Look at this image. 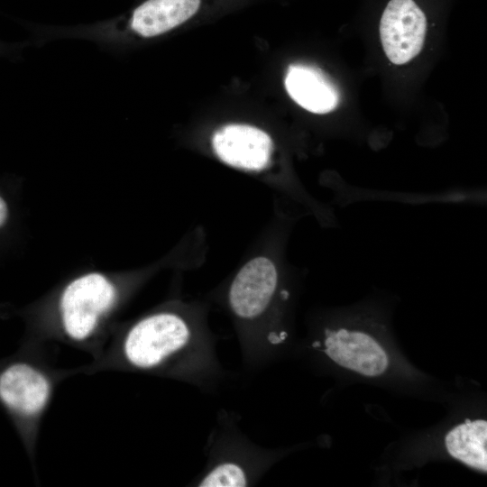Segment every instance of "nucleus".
I'll return each mask as SVG.
<instances>
[{
	"label": "nucleus",
	"mask_w": 487,
	"mask_h": 487,
	"mask_svg": "<svg viewBox=\"0 0 487 487\" xmlns=\"http://www.w3.org/2000/svg\"><path fill=\"white\" fill-rule=\"evenodd\" d=\"M311 347L322 351L334 363L368 377L382 374L389 364L381 345L370 335L345 327L324 330V341L315 340Z\"/></svg>",
	"instance_id": "7"
},
{
	"label": "nucleus",
	"mask_w": 487,
	"mask_h": 487,
	"mask_svg": "<svg viewBox=\"0 0 487 487\" xmlns=\"http://www.w3.org/2000/svg\"><path fill=\"white\" fill-rule=\"evenodd\" d=\"M285 87L290 97L312 113L325 114L334 110L339 95L334 85L317 69L307 65H290Z\"/></svg>",
	"instance_id": "9"
},
{
	"label": "nucleus",
	"mask_w": 487,
	"mask_h": 487,
	"mask_svg": "<svg viewBox=\"0 0 487 487\" xmlns=\"http://www.w3.org/2000/svg\"><path fill=\"white\" fill-rule=\"evenodd\" d=\"M288 299L276 263L266 256L249 260L229 283L225 305L247 371L266 368L287 342L289 332L281 326L279 306Z\"/></svg>",
	"instance_id": "2"
},
{
	"label": "nucleus",
	"mask_w": 487,
	"mask_h": 487,
	"mask_svg": "<svg viewBox=\"0 0 487 487\" xmlns=\"http://www.w3.org/2000/svg\"><path fill=\"white\" fill-rule=\"evenodd\" d=\"M9 211L5 200L0 196V227L4 226L8 219Z\"/></svg>",
	"instance_id": "12"
},
{
	"label": "nucleus",
	"mask_w": 487,
	"mask_h": 487,
	"mask_svg": "<svg viewBox=\"0 0 487 487\" xmlns=\"http://www.w3.org/2000/svg\"><path fill=\"white\" fill-rule=\"evenodd\" d=\"M237 421L234 414L219 411L207 442L206 464L191 486H253L275 462L278 454L252 441Z\"/></svg>",
	"instance_id": "3"
},
{
	"label": "nucleus",
	"mask_w": 487,
	"mask_h": 487,
	"mask_svg": "<svg viewBox=\"0 0 487 487\" xmlns=\"http://www.w3.org/2000/svg\"><path fill=\"white\" fill-rule=\"evenodd\" d=\"M119 298L117 286L100 272H88L69 281L58 299L61 337L73 345L90 348Z\"/></svg>",
	"instance_id": "5"
},
{
	"label": "nucleus",
	"mask_w": 487,
	"mask_h": 487,
	"mask_svg": "<svg viewBox=\"0 0 487 487\" xmlns=\"http://www.w3.org/2000/svg\"><path fill=\"white\" fill-rule=\"evenodd\" d=\"M202 309L173 305L129 325L92 368H117L177 380L215 392L228 378Z\"/></svg>",
	"instance_id": "1"
},
{
	"label": "nucleus",
	"mask_w": 487,
	"mask_h": 487,
	"mask_svg": "<svg viewBox=\"0 0 487 487\" xmlns=\"http://www.w3.org/2000/svg\"><path fill=\"white\" fill-rule=\"evenodd\" d=\"M450 455L468 466L487 471V422L465 419L451 429L445 439Z\"/></svg>",
	"instance_id": "11"
},
{
	"label": "nucleus",
	"mask_w": 487,
	"mask_h": 487,
	"mask_svg": "<svg viewBox=\"0 0 487 487\" xmlns=\"http://www.w3.org/2000/svg\"><path fill=\"white\" fill-rule=\"evenodd\" d=\"M199 5L200 0H147L134 10L130 25L142 37H154L188 20Z\"/></svg>",
	"instance_id": "10"
},
{
	"label": "nucleus",
	"mask_w": 487,
	"mask_h": 487,
	"mask_svg": "<svg viewBox=\"0 0 487 487\" xmlns=\"http://www.w3.org/2000/svg\"><path fill=\"white\" fill-rule=\"evenodd\" d=\"M379 30L387 58L402 65L414 59L423 47L426 15L414 0H390L382 12Z\"/></svg>",
	"instance_id": "6"
},
{
	"label": "nucleus",
	"mask_w": 487,
	"mask_h": 487,
	"mask_svg": "<svg viewBox=\"0 0 487 487\" xmlns=\"http://www.w3.org/2000/svg\"><path fill=\"white\" fill-rule=\"evenodd\" d=\"M212 147L225 164L253 172L263 171L270 166L274 150L266 132L241 124H226L216 130Z\"/></svg>",
	"instance_id": "8"
},
{
	"label": "nucleus",
	"mask_w": 487,
	"mask_h": 487,
	"mask_svg": "<svg viewBox=\"0 0 487 487\" xmlns=\"http://www.w3.org/2000/svg\"><path fill=\"white\" fill-rule=\"evenodd\" d=\"M61 377L33 357L28 346L0 360V406L31 455L41 420Z\"/></svg>",
	"instance_id": "4"
}]
</instances>
